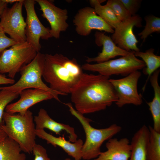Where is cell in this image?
I'll list each match as a JSON object with an SVG mask.
<instances>
[{"instance_id":"32","label":"cell","mask_w":160,"mask_h":160,"mask_svg":"<svg viewBox=\"0 0 160 160\" xmlns=\"http://www.w3.org/2000/svg\"><path fill=\"white\" fill-rule=\"evenodd\" d=\"M8 4L3 0H0V19L5 9L7 7Z\"/></svg>"},{"instance_id":"20","label":"cell","mask_w":160,"mask_h":160,"mask_svg":"<svg viewBox=\"0 0 160 160\" xmlns=\"http://www.w3.org/2000/svg\"><path fill=\"white\" fill-rule=\"evenodd\" d=\"M160 70L155 71L149 80L154 91V96L151 101L147 102L153 119V129L160 132V87L158 83Z\"/></svg>"},{"instance_id":"12","label":"cell","mask_w":160,"mask_h":160,"mask_svg":"<svg viewBox=\"0 0 160 160\" xmlns=\"http://www.w3.org/2000/svg\"><path fill=\"white\" fill-rule=\"evenodd\" d=\"M142 19L139 15L131 16L121 22L114 30L111 38L114 43L121 49L128 52L140 51L137 47L138 42L133 30L135 26L142 27Z\"/></svg>"},{"instance_id":"35","label":"cell","mask_w":160,"mask_h":160,"mask_svg":"<svg viewBox=\"0 0 160 160\" xmlns=\"http://www.w3.org/2000/svg\"><path fill=\"white\" fill-rule=\"evenodd\" d=\"M64 160H71L70 158H67L65 159Z\"/></svg>"},{"instance_id":"15","label":"cell","mask_w":160,"mask_h":160,"mask_svg":"<svg viewBox=\"0 0 160 160\" xmlns=\"http://www.w3.org/2000/svg\"><path fill=\"white\" fill-rule=\"evenodd\" d=\"M94 36L96 44L99 47L102 46V50L96 57H86V61L88 63L92 62L98 63L105 62L116 56H126L130 52L117 46L111 37L105 35L104 32L96 31Z\"/></svg>"},{"instance_id":"34","label":"cell","mask_w":160,"mask_h":160,"mask_svg":"<svg viewBox=\"0 0 160 160\" xmlns=\"http://www.w3.org/2000/svg\"><path fill=\"white\" fill-rule=\"evenodd\" d=\"M21 0H3L5 3L8 4L15 3L17 2H19Z\"/></svg>"},{"instance_id":"22","label":"cell","mask_w":160,"mask_h":160,"mask_svg":"<svg viewBox=\"0 0 160 160\" xmlns=\"http://www.w3.org/2000/svg\"><path fill=\"white\" fill-rule=\"evenodd\" d=\"M154 51V49L150 48L145 52L140 51L134 52L135 56L141 58L146 66L143 68V73L148 75V78L143 87V91L145 90L151 76L160 67V56L155 55Z\"/></svg>"},{"instance_id":"6","label":"cell","mask_w":160,"mask_h":160,"mask_svg":"<svg viewBox=\"0 0 160 160\" xmlns=\"http://www.w3.org/2000/svg\"><path fill=\"white\" fill-rule=\"evenodd\" d=\"M27 41L18 43L0 53V73L8 74L13 79L25 66L34 58L37 53Z\"/></svg>"},{"instance_id":"3","label":"cell","mask_w":160,"mask_h":160,"mask_svg":"<svg viewBox=\"0 0 160 160\" xmlns=\"http://www.w3.org/2000/svg\"><path fill=\"white\" fill-rule=\"evenodd\" d=\"M3 119L4 124L0 128L19 145L22 151L32 153L36 136L32 113L29 109L23 114L4 111Z\"/></svg>"},{"instance_id":"8","label":"cell","mask_w":160,"mask_h":160,"mask_svg":"<svg viewBox=\"0 0 160 160\" xmlns=\"http://www.w3.org/2000/svg\"><path fill=\"white\" fill-rule=\"evenodd\" d=\"M138 71L132 72L125 77L118 79H109L117 97L115 103L119 107L127 104L138 106L143 103L142 97L137 91V83L141 76Z\"/></svg>"},{"instance_id":"28","label":"cell","mask_w":160,"mask_h":160,"mask_svg":"<svg viewBox=\"0 0 160 160\" xmlns=\"http://www.w3.org/2000/svg\"><path fill=\"white\" fill-rule=\"evenodd\" d=\"M132 16L136 15L141 6V0H119Z\"/></svg>"},{"instance_id":"14","label":"cell","mask_w":160,"mask_h":160,"mask_svg":"<svg viewBox=\"0 0 160 160\" xmlns=\"http://www.w3.org/2000/svg\"><path fill=\"white\" fill-rule=\"evenodd\" d=\"M19 94L20 97L19 99L15 103L9 104L5 108L6 112L23 114L33 105L44 100L54 98L50 92L39 89H25Z\"/></svg>"},{"instance_id":"30","label":"cell","mask_w":160,"mask_h":160,"mask_svg":"<svg viewBox=\"0 0 160 160\" xmlns=\"http://www.w3.org/2000/svg\"><path fill=\"white\" fill-rule=\"evenodd\" d=\"M32 152L34 156V160H52L48 157L46 149L39 144L34 145Z\"/></svg>"},{"instance_id":"11","label":"cell","mask_w":160,"mask_h":160,"mask_svg":"<svg viewBox=\"0 0 160 160\" xmlns=\"http://www.w3.org/2000/svg\"><path fill=\"white\" fill-rule=\"evenodd\" d=\"M73 23L77 33L81 36L89 35L93 30L113 33L114 30L96 13L93 7L80 9L74 17Z\"/></svg>"},{"instance_id":"25","label":"cell","mask_w":160,"mask_h":160,"mask_svg":"<svg viewBox=\"0 0 160 160\" xmlns=\"http://www.w3.org/2000/svg\"><path fill=\"white\" fill-rule=\"evenodd\" d=\"M146 24L143 30L138 35L144 42L148 37L154 32H160V18L153 15L145 16Z\"/></svg>"},{"instance_id":"4","label":"cell","mask_w":160,"mask_h":160,"mask_svg":"<svg viewBox=\"0 0 160 160\" xmlns=\"http://www.w3.org/2000/svg\"><path fill=\"white\" fill-rule=\"evenodd\" d=\"M64 104L68 107L71 113L79 120L84 131L86 140L82 148V159L84 160H90L97 158L101 152L100 148L103 143L121 130V127L115 124L104 128H95L90 124L92 121L76 110L71 103Z\"/></svg>"},{"instance_id":"17","label":"cell","mask_w":160,"mask_h":160,"mask_svg":"<svg viewBox=\"0 0 160 160\" xmlns=\"http://www.w3.org/2000/svg\"><path fill=\"white\" fill-rule=\"evenodd\" d=\"M107 150L101 152L93 160H129L131 153L130 142L127 138H112L105 144Z\"/></svg>"},{"instance_id":"27","label":"cell","mask_w":160,"mask_h":160,"mask_svg":"<svg viewBox=\"0 0 160 160\" xmlns=\"http://www.w3.org/2000/svg\"><path fill=\"white\" fill-rule=\"evenodd\" d=\"M117 18L123 21L132 16L119 0H108L106 3Z\"/></svg>"},{"instance_id":"2","label":"cell","mask_w":160,"mask_h":160,"mask_svg":"<svg viewBox=\"0 0 160 160\" xmlns=\"http://www.w3.org/2000/svg\"><path fill=\"white\" fill-rule=\"evenodd\" d=\"M45 54L42 77L52 89L63 95L70 94L83 73L77 60L61 54Z\"/></svg>"},{"instance_id":"13","label":"cell","mask_w":160,"mask_h":160,"mask_svg":"<svg viewBox=\"0 0 160 160\" xmlns=\"http://www.w3.org/2000/svg\"><path fill=\"white\" fill-rule=\"evenodd\" d=\"M40 7L42 14L41 16L49 22L50 32L52 37L59 39L61 32L65 31L69 25L67 22L68 11L55 6L50 1L36 0Z\"/></svg>"},{"instance_id":"31","label":"cell","mask_w":160,"mask_h":160,"mask_svg":"<svg viewBox=\"0 0 160 160\" xmlns=\"http://www.w3.org/2000/svg\"><path fill=\"white\" fill-rule=\"evenodd\" d=\"M15 80L12 79L7 78L5 74L0 73V85L14 84Z\"/></svg>"},{"instance_id":"33","label":"cell","mask_w":160,"mask_h":160,"mask_svg":"<svg viewBox=\"0 0 160 160\" xmlns=\"http://www.w3.org/2000/svg\"><path fill=\"white\" fill-rule=\"evenodd\" d=\"M7 136V134L0 128V142L3 140Z\"/></svg>"},{"instance_id":"24","label":"cell","mask_w":160,"mask_h":160,"mask_svg":"<svg viewBox=\"0 0 160 160\" xmlns=\"http://www.w3.org/2000/svg\"><path fill=\"white\" fill-rule=\"evenodd\" d=\"M149 140L147 147L146 160H160V132L150 126L148 127Z\"/></svg>"},{"instance_id":"21","label":"cell","mask_w":160,"mask_h":160,"mask_svg":"<svg viewBox=\"0 0 160 160\" xmlns=\"http://www.w3.org/2000/svg\"><path fill=\"white\" fill-rule=\"evenodd\" d=\"M21 151L19 145L8 136L0 142V160H25Z\"/></svg>"},{"instance_id":"26","label":"cell","mask_w":160,"mask_h":160,"mask_svg":"<svg viewBox=\"0 0 160 160\" xmlns=\"http://www.w3.org/2000/svg\"><path fill=\"white\" fill-rule=\"evenodd\" d=\"M19 96V92H14L0 87V127L4 124L3 116L7 106Z\"/></svg>"},{"instance_id":"5","label":"cell","mask_w":160,"mask_h":160,"mask_svg":"<svg viewBox=\"0 0 160 160\" xmlns=\"http://www.w3.org/2000/svg\"><path fill=\"white\" fill-rule=\"evenodd\" d=\"M45 60V54L38 52L32 61L21 69L19 72L21 76L17 82L10 86L0 87L19 93L28 89H40L50 92L54 99L60 102L59 95H63L52 89L42 80Z\"/></svg>"},{"instance_id":"19","label":"cell","mask_w":160,"mask_h":160,"mask_svg":"<svg viewBox=\"0 0 160 160\" xmlns=\"http://www.w3.org/2000/svg\"><path fill=\"white\" fill-rule=\"evenodd\" d=\"M149 140L148 127L144 125L134 135L130 145L131 153L129 160H146Z\"/></svg>"},{"instance_id":"23","label":"cell","mask_w":160,"mask_h":160,"mask_svg":"<svg viewBox=\"0 0 160 160\" xmlns=\"http://www.w3.org/2000/svg\"><path fill=\"white\" fill-rule=\"evenodd\" d=\"M106 0H90V4L93 8L96 14L100 17L113 29H115L121 23L116 17L111 9L106 4H101Z\"/></svg>"},{"instance_id":"29","label":"cell","mask_w":160,"mask_h":160,"mask_svg":"<svg viewBox=\"0 0 160 160\" xmlns=\"http://www.w3.org/2000/svg\"><path fill=\"white\" fill-rule=\"evenodd\" d=\"M5 34L0 25V53L18 43L7 36Z\"/></svg>"},{"instance_id":"9","label":"cell","mask_w":160,"mask_h":160,"mask_svg":"<svg viewBox=\"0 0 160 160\" xmlns=\"http://www.w3.org/2000/svg\"><path fill=\"white\" fill-rule=\"evenodd\" d=\"M24 0L14 3L4 9L0 19V25L6 33L15 41H26V22L22 13Z\"/></svg>"},{"instance_id":"16","label":"cell","mask_w":160,"mask_h":160,"mask_svg":"<svg viewBox=\"0 0 160 160\" xmlns=\"http://www.w3.org/2000/svg\"><path fill=\"white\" fill-rule=\"evenodd\" d=\"M36 136L46 140L54 147L58 146L61 148L68 154L74 159V160H80L82 159V148L84 143L81 139L77 140L72 143L66 140L62 136L55 137L46 132L44 129L36 130Z\"/></svg>"},{"instance_id":"7","label":"cell","mask_w":160,"mask_h":160,"mask_svg":"<svg viewBox=\"0 0 160 160\" xmlns=\"http://www.w3.org/2000/svg\"><path fill=\"white\" fill-rule=\"evenodd\" d=\"M145 67L144 62L135 56L134 51L118 59L94 64L87 63L81 66L83 70L108 76L114 75L126 76Z\"/></svg>"},{"instance_id":"10","label":"cell","mask_w":160,"mask_h":160,"mask_svg":"<svg viewBox=\"0 0 160 160\" xmlns=\"http://www.w3.org/2000/svg\"><path fill=\"white\" fill-rule=\"evenodd\" d=\"M35 0H24L23 5L26 12L25 34L26 41L32 46L37 52L41 48V38L48 40L52 37L50 28L44 26L39 19L35 9Z\"/></svg>"},{"instance_id":"1","label":"cell","mask_w":160,"mask_h":160,"mask_svg":"<svg viewBox=\"0 0 160 160\" xmlns=\"http://www.w3.org/2000/svg\"><path fill=\"white\" fill-rule=\"evenodd\" d=\"M110 76L83 73L72 89L71 100L83 114L103 110L117 100Z\"/></svg>"},{"instance_id":"18","label":"cell","mask_w":160,"mask_h":160,"mask_svg":"<svg viewBox=\"0 0 160 160\" xmlns=\"http://www.w3.org/2000/svg\"><path fill=\"white\" fill-rule=\"evenodd\" d=\"M33 120L36 130L46 128L59 135L64 131L69 135V141L73 143L77 140V135L73 127L68 125L55 121L50 117L47 111L43 108L39 110L38 115L34 117Z\"/></svg>"}]
</instances>
